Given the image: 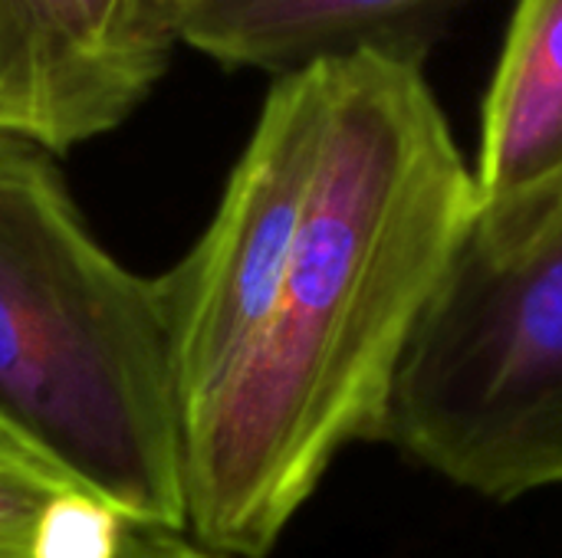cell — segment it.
<instances>
[{
	"label": "cell",
	"mask_w": 562,
	"mask_h": 558,
	"mask_svg": "<svg viewBox=\"0 0 562 558\" xmlns=\"http://www.w3.org/2000/svg\"><path fill=\"white\" fill-rule=\"evenodd\" d=\"M415 46L326 59L329 115L277 303L184 418L188 536L263 558L356 441H382L405 345L477 217L474 168Z\"/></svg>",
	"instance_id": "6da1fadb"
},
{
	"label": "cell",
	"mask_w": 562,
	"mask_h": 558,
	"mask_svg": "<svg viewBox=\"0 0 562 558\" xmlns=\"http://www.w3.org/2000/svg\"><path fill=\"white\" fill-rule=\"evenodd\" d=\"M0 428L125 520L188 533L158 276L86 227L49 151L0 135Z\"/></svg>",
	"instance_id": "7a4b0ae2"
},
{
	"label": "cell",
	"mask_w": 562,
	"mask_h": 558,
	"mask_svg": "<svg viewBox=\"0 0 562 558\" xmlns=\"http://www.w3.org/2000/svg\"><path fill=\"white\" fill-rule=\"evenodd\" d=\"M382 441L491 500L562 487V191L474 217L405 345Z\"/></svg>",
	"instance_id": "3957f363"
},
{
	"label": "cell",
	"mask_w": 562,
	"mask_h": 558,
	"mask_svg": "<svg viewBox=\"0 0 562 558\" xmlns=\"http://www.w3.org/2000/svg\"><path fill=\"white\" fill-rule=\"evenodd\" d=\"M329 115L326 62L277 76L214 220L158 276L184 418L260 335L293 263Z\"/></svg>",
	"instance_id": "277c9868"
},
{
	"label": "cell",
	"mask_w": 562,
	"mask_h": 558,
	"mask_svg": "<svg viewBox=\"0 0 562 558\" xmlns=\"http://www.w3.org/2000/svg\"><path fill=\"white\" fill-rule=\"evenodd\" d=\"M474 184L484 217L562 191V0H517L481 112Z\"/></svg>",
	"instance_id": "5b68a950"
},
{
	"label": "cell",
	"mask_w": 562,
	"mask_h": 558,
	"mask_svg": "<svg viewBox=\"0 0 562 558\" xmlns=\"http://www.w3.org/2000/svg\"><path fill=\"white\" fill-rule=\"evenodd\" d=\"M132 112L95 62L72 0H0V135L56 155Z\"/></svg>",
	"instance_id": "8992f818"
},
{
	"label": "cell",
	"mask_w": 562,
	"mask_h": 558,
	"mask_svg": "<svg viewBox=\"0 0 562 558\" xmlns=\"http://www.w3.org/2000/svg\"><path fill=\"white\" fill-rule=\"evenodd\" d=\"M461 0H198L181 43L277 76L359 49L418 46V30Z\"/></svg>",
	"instance_id": "52a82bcc"
},
{
	"label": "cell",
	"mask_w": 562,
	"mask_h": 558,
	"mask_svg": "<svg viewBox=\"0 0 562 558\" xmlns=\"http://www.w3.org/2000/svg\"><path fill=\"white\" fill-rule=\"evenodd\" d=\"M132 520L0 428V558H115Z\"/></svg>",
	"instance_id": "ba28073f"
},
{
	"label": "cell",
	"mask_w": 562,
	"mask_h": 558,
	"mask_svg": "<svg viewBox=\"0 0 562 558\" xmlns=\"http://www.w3.org/2000/svg\"><path fill=\"white\" fill-rule=\"evenodd\" d=\"M72 10L95 62L138 105L168 69L175 43H181L175 0H72Z\"/></svg>",
	"instance_id": "9c48e42d"
},
{
	"label": "cell",
	"mask_w": 562,
	"mask_h": 558,
	"mask_svg": "<svg viewBox=\"0 0 562 558\" xmlns=\"http://www.w3.org/2000/svg\"><path fill=\"white\" fill-rule=\"evenodd\" d=\"M115 558H231L221 553L204 549L201 543H194L188 533H171V529H155V526H142L132 523L122 549Z\"/></svg>",
	"instance_id": "30bf717a"
},
{
	"label": "cell",
	"mask_w": 562,
	"mask_h": 558,
	"mask_svg": "<svg viewBox=\"0 0 562 558\" xmlns=\"http://www.w3.org/2000/svg\"><path fill=\"white\" fill-rule=\"evenodd\" d=\"M194 3H198V0H175V7H178V13H181V26H184V16L191 13Z\"/></svg>",
	"instance_id": "8fae6325"
}]
</instances>
